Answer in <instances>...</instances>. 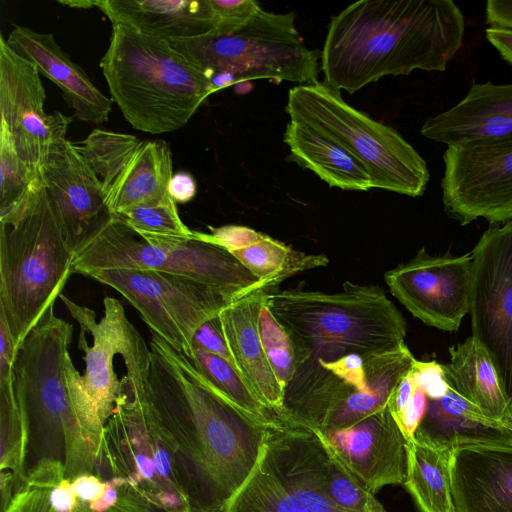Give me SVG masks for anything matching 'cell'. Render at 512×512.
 Returning a JSON list of instances; mask_svg holds the SVG:
<instances>
[{
    "label": "cell",
    "mask_w": 512,
    "mask_h": 512,
    "mask_svg": "<svg viewBox=\"0 0 512 512\" xmlns=\"http://www.w3.org/2000/svg\"><path fill=\"white\" fill-rule=\"evenodd\" d=\"M149 348L142 395L176 447L192 512H224L257 464L271 423L237 408L157 335Z\"/></svg>",
    "instance_id": "cell-1"
},
{
    "label": "cell",
    "mask_w": 512,
    "mask_h": 512,
    "mask_svg": "<svg viewBox=\"0 0 512 512\" xmlns=\"http://www.w3.org/2000/svg\"><path fill=\"white\" fill-rule=\"evenodd\" d=\"M464 34V15L452 0L357 1L330 20L324 83L353 94L387 75L443 72Z\"/></svg>",
    "instance_id": "cell-2"
},
{
    "label": "cell",
    "mask_w": 512,
    "mask_h": 512,
    "mask_svg": "<svg viewBox=\"0 0 512 512\" xmlns=\"http://www.w3.org/2000/svg\"><path fill=\"white\" fill-rule=\"evenodd\" d=\"M265 299L291 334L296 374L351 353L367 358L405 344L406 321L377 285L346 281L331 293L267 290Z\"/></svg>",
    "instance_id": "cell-3"
},
{
    "label": "cell",
    "mask_w": 512,
    "mask_h": 512,
    "mask_svg": "<svg viewBox=\"0 0 512 512\" xmlns=\"http://www.w3.org/2000/svg\"><path fill=\"white\" fill-rule=\"evenodd\" d=\"M72 334L53 303L16 347L12 386L27 435L26 473L43 460L61 462L68 477L95 473L65 375Z\"/></svg>",
    "instance_id": "cell-4"
},
{
    "label": "cell",
    "mask_w": 512,
    "mask_h": 512,
    "mask_svg": "<svg viewBox=\"0 0 512 512\" xmlns=\"http://www.w3.org/2000/svg\"><path fill=\"white\" fill-rule=\"evenodd\" d=\"M111 100L137 130H179L213 93L206 74L167 40L112 25L100 60Z\"/></svg>",
    "instance_id": "cell-5"
},
{
    "label": "cell",
    "mask_w": 512,
    "mask_h": 512,
    "mask_svg": "<svg viewBox=\"0 0 512 512\" xmlns=\"http://www.w3.org/2000/svg\"><path fill=\"white\" fill-rule=\"evenodd\" d=\"M73 257L42 181L0 217V315L16 347L61 295Z\"/></svg>",
    "instance_id": "cell-6"
},
{
    "label": "cell",
    "mask_w": 512,
    "mask_h": 512,
    "mask_svg": "<svg viewBox=\"0 0 512 512\" xmlns=\"http://www.w3.org/2000/svg\"><path fill=\"white\" fill-rule=\"evenodd\" d=\"M95 474L124 481L154 512H192L176 447L126 375L102 434Z\"/></svg>",
    "instance_id": "cell-7"
},
{
    "label": "cell",
    "mask_w": 512,
    "mask_h": 512,
    "mask_svg": "<svg viewBox=\"0 0 512 512\" xmlns=\"http://www.w3.org/2000/svg\"><path fill=\"white\" fill-rule=\"evenodd\" d=\"M295 13L261 8L226 35L208 34L167 40L223 89L250 80L267 79L311 84L318 81L321 51L308 48Z\"/></svg>",
    "instance_id": "cell-8"
},
{
    "label": "cell",
    "mask_w": 512,
    "mask_h": 512,
    "mask_svg": "<svg viewBox=\"0 0 512 512\" xmlns=\"http://www.w3.org/2000/svg\"><path fill=\"white\" fill-rule=\"evenodd\" d=\"M59 297L80 326L78 348L84 352L85 371L81 375L69 357L65 375L83 436L98 460L103 429L121 391V380L114 370V357L121 355L126 376L137 387H143L150 366V348L115 298H104V315L97 321L93 310L65 295Z\"/></svg>",
    "instance_id": "cell-9"
},
{
    "label": "cell",
    "mask_w": 512,
    "mask_h": 512,
    "mask_svg": "<svg viewBox=\"0 0 512 512\" xmlns=\"http://www.w3.org/2000/svg\"><path fill=\"white\" fill-rule=\"evenodd\" d=\"M291 120L318 127L338 141L367 170L373 188L410 197L424 194L429 181L425 160L395 129L349 105L341 91L324 82L288 92Z\"/></svg>",
    "instance_id": "cell-10"
},
{
    "label": "cell",
    "mask_w": 512,
    "mask_h": 512,
    "mask_svg": "<svg viewBox=\"0 0 512 512\" xmlns=\"http://www.w3.org/2000/svg\"><path fill=\"white\" fill-rule=\"evenodd\" d=\"M114 215L73 257L72 274L98 270H153L189 277L237 297L269 290L229 251L195 238L143 240Z\"/></svg>",
    "instance_id": "cell-11"
},
{
    "label": "cell",
    "mask_w": 512,
    "mask_h": 512,
    "mask_svg": "<svg viewBox=\"0 0 512 512\" xmlns=\"http://www.w3.org/2000/svg\"><path fill=\"white\" fill-rule=\"evenodd\" d=\"M324 452L312 430L276 415L257 464L224 512H347L324 488Z\"/></svg>",
    "instance_id": "cell-12"
},
{
    "label": "cell",
    "mask_w": 512,
    "mask_h": 512,
    "mask_svg": "<svg viewBox=\"0 0 512 512\" xmlns=\"http://www.w3.org/2000/svg\"><path fill=\"white\" fill-rule=\"evenodd\" d=\"M87 277L117 290L153 334L188 358L196 330L240 299L189 277L153 270H98Z\"/></svg>",
    "instance_id": "cell-13"
},
{
    "label": "cell",
    "mask_w": 512,
    "mask_h": 512,
    "mask_svg": "<svg viewBox=\"0 0 512 512\" xmlns=\"http://www.w3.org/2000/svg\"><path fill=\"white\" fill-rule=\"evenodd\" d=\"M469 315L512 403V221L491 225L471 251Z\"/></svg>",
    "instance_id": "cell-14"
},
{
    "label": "cell",
    "mask_w": 512,
    "mask_h": 512,
    "mask_svg": "<svg viewBox=\"0 0 512 512\" xmlns=\"http://www.w3.org/2000/svg\"><path fill=\"white\" fill-rule=\"evenodd\" d=\"M443 161L442 202L450 218L461 225L512 221V142L448 146Z\"/></svg>",
    "instance_id": "cell-15"
},
{
    "label": "cell",
    "mask_w": 512,
    "mask_h": 512,
    "mask_svg": "<svg viewBox=\"0 0 512 512\" xmlns=\"http://www.w3.org/2000/svg\"><path fill=\"white\" fill-rule=\"evenodd\" d=\"M384 280L391 294L428 326L455 332L469 314L471 252L432 256L422 247L412 259L387 271Z\"/></svg>",
    "instance_id": "cell-16"
},
{
    "label": "cell",
    "mask_w": 512,
    "mask_h": 512,
    "mask_svg": "<svg viewBox=\"0 0 512 512\" xmlns=\"http://www.w3.org/2000/svg\"><path fill=\"white\" fill-rule=\"evenodd\" d=\"M45 99L37 67L12 50L1 35L0 128L9 134L20 158L36 173L51 145L65 138L72 122L59 111L46 114Z\"/></svg>",
    "instance_id": "cell-17"
},
{
    "label": "cell",
    "mask_w": 512,
    "mask_h": 512,
    "mask_svg": "<svg viewBox=\"0 0 512 512\" xmlns=\"http://www.w3.org/2000/svg\"><path fill=\"white\" fill-rule=\"evenodd\" d=\"M39 173L62 235L75 255L114 217L103 185L66 138L51 145Z\"/></svg>",
    "instance_id": "cell-18"
},
{
    "label": "cell",
    "mask_w": 512,
    "mask_h": 512,
    "mask_svg": "<svg viewBox=\"0 0 512 512\" xmlns=\"http://www.w3.org/2000/svg\"><path fill=\"white\" fill-rule=\"evenodd\" d=\"M1 512H154L124 481L95 473L68 477L64 465L31 467Z\"/></svg>",
    "instance_id": "cell-19"
},
{
    "label": "cell",
    "mask_w": 512,
    "mask_h": 512,
    "mask_svg": "<svg viewBox=\"0 0 512 512\" xmlns=\"http://www.w3.org/2000/svg\"><path fill=\"white\" fill-rule=\"evenodd\" d=\"M314 433L330 456L369 492L405 482L407 440L388 405L351 426Z\"/></svg>",
    "instance_id": "cell-20"
},
{
    "label": "cell",
    "mask_w": 512,
    "mask_h": 512,
    "mask_svg": "<svg viewBox=\"0 0 512 512\" xmlns=\"http://www.w3.org/2000/svg\"><path fill=\"white\" fill-rule=\"evenodd\" d=\"M421 134L448 146L512 142V83H474L450 109L429 117Z\"/></svg>",
    "instance_id": "cell-21"
},
{
    "label": "cell",
    "mask_w": 512,
    "mask_h": 512,
    "mask_svg": "<svg viewBox=\"0 0 512 512\" xmlns=\"http://www.w3.org/2000/svg\"><path fill=\"white\" fill-rule=\"evenodd\" d=\"M454 512H512V444L450 450Z\"/></svg>",
    "instance_id": "cell-22"
},
{
    "label": "cell",
    "mask_w": 512,
    "mask_h": 512,
    "mask_svg": "<svg viewBox=\"0 0 512 512\" xmlns=\"http://www.w3.org/2000/svg\"><path fill=\"white\" fill-rule=\"evenodd\" d=\"M6 41L12 50L32 62L40 74L58 86L78 120L93 125L108 120L113 101L62 50L52 33L15 26Z\"/></svg>",
    "instance_id": "cell-23"
},
{
    "label": "cell",
    "mask_w": 512,
    "mask_h": 512,
    "mask_svg": "<svg viewBox=\"0 0 512 512\" xmlns=\"http://www.w3.org/2000/svg\"><path fill=\"white\" fill-rule=\"evenodd\" d=\"M265 291L235 300L219 313L217 320L236 368L249 388L269 410L280 414L285 391L271 368L257 326Z\"/></svg>",
    "instance_id": "cell-24"
},
{
    "label": "cell",
    "mask_w": 512,
    "mask_h": 512,
    "mask_svg": "<svg viewBox=\"0 0 512 512\" xmlns=\"http://www.w3.org/2000/svg\"><path fill=\"white\" fill-rule=\"evenodd\" d=\"M95 7L112 25L164 40L214 31L209 0H95Z\"/></svg>",
    "instance_id": "cell-25"
},
{
    "label": "cell",
    "mask_w": 512,
    "mask_h": 512,
    "mask_svg": "<svg viewBox=\"0 0 512 512\" xmlns=\"http://www.w3.org/2000/svg\"><path fill=\"white\" fill-rule=\"evenodd\" d=\"M414 440L443 450L463 445L512 444V429L484 415L450 389L441 398H428Z\"/></svg>",
    "instance_id": "cell-26"
},
{
    "label": "cell",
    "mask_w": 512,
    "mask_h": 512,
    "mask_svg": "<svg viewBox=\"0 0 512 512\" xmlns=\"http://www.w3.org/2000/svg\"><path fill=\"white\" fill-rule=\"evenodd\" d=\"M283 140L290 151L288 158L314 172L329 187L351 191L373 188L363 165L322 129L290 119Z\"/></svg>",
    "instance_id": "cell-27"
},
{
    "label": "cell",
    "mask_w": 512,
    "mask_h": 512,
    "mask_svg": "<svg viewBox=\"0 0 512 512\" xmlns=\"http://www.w3.org/2000/svg\"><path fill=\"white\" fill-rule=\"evenodd\" d=\"M450 361L442 364L450 389L484 415L512 429V403L484 348L472 337L448 349Z\"/></svg>",
    "instance_id": "cell-28"
},
{
    "label": "cell",
    "mask_w": 512,
    "mask_h": 512,
    "mask_svg": "<svg viewBox=\"0 0 512 512\" xmlns=\"http://www.w3.org/2000/svg\"><path fill=\"white\" fill-rule=\"evenodd\" d=\"M172 156L164 140H142L122 176L107 195L114 215L167 196Z\"/></svg>",
    "instance_id": "cell-29"
},
{
    "label": "cell",
    "mask_w": 512,
    "mask_h": 512,
    "mask_svg": "<svg viewBox=\"0 0 512 512\" xmlns=\"http://www.w3.org/2000/svg\"><path fill=\"white\" fill-rule=\"evenodd\" d=\"M449 457L450 450L407 440V476L403 486L419 512H454Z\"/></svg>",
    "instance_id": "cell-30"
},
{
    "label": "cell",
    "mask_w": 512,
    "mask_h": 512,
    "mask_svg": "<svg viewBox=\"0 0 512 512\" xmlns=\"http://www.w3.org/2000/svg\"><path fill=\"white\" fill-rule=\"evenodd\" d=\"M231 254L269 289L288 277L327 266L329 263V258L324 254H308L295 250L261 232Z\"/></svg>",
    "instance_id": "cell-31"
},
{
    "label": "cell",
    "mask_w": 512,
    "mask_h": 512,
    "mask_svg": "<svg viewBox=\"0 0 512 512\" xmlns=\"http://www.w3.org/2000/svg\"><path fill=\"white\" fill-rule=\"evenodd\" d=\"M1 510L26 476L27 435L12 386V376L0 378Z\"/></svg>",
    "instance_id": "cell-32"
},
{
    "label": "cell",
    "mask_w": 512,
    "mask_h": 512,
    "mask_svg": "<svg viewBox=\"0 0 512 512\" xmlns=\"http://www.w3.org/2000/svg\"><path fill=\"white\" fill-rule=\"evenodd\" d=\"M141 143L134 135L96 128L76 145L100 179L106 199Z\"/></svg>",
    "instance_id": "cell-33"
},
{
    "label": "cell",
    "mask_w": 512,
    "mask_h": 512,
    "mask_svg": "<svg viewBox=\"0 0 512 512\" xmlns=\"http://www.w3.org/2000/svg\"><path fill=\"white\" fill-rule=\"evenodd\" d=\"M189 359L195 368L237 408L265 424L276 420V413L257 398L239 371L228 361L194 344Z\"/></svg>",
    "instance_id": "cell-34"
},
{
    "label": "cell",
    "mask_w": 512,
    "mask_h": 512,
    "mask_svg": "<svg viewBox=\"0 0 512 512\" xmlns=\"http://www.w3.org/2000/svg\"><path fill=\"white\" fill-rule=\"evenodd\" d=\"M117 216L143 240L194 237V230L189 229L181 220L176 202L169 194L157 201L129 208Z\"/></svg>",
    "instance_id": "cell-35"
},
{
    "label": "cell",
    "mask_w": 512,
    "mask_h": 512,
    "mask_svg": "<svg viewBox=\"0 0 512 512\" xmlns=\"http://www.w3.org/2000/svg\"><path fill=\"white\" fill-rule=\"evenodd\" d=\"M0 177V217L23 204L41 183L40 174L25 164L9 134L1 128Z\"/></svg>",
    "instance_id": "cell-36"
},
{
    "label": "cell",
    "mask_w": 512,
    "mask_h": 512,
    "mask_svg": "<svg viewBox=\"0 0 512 512\" xmlns=\"http://www.w3.org/2000/svg\"><path fill=\"white\" fill-rule=\"evenodd\" d=\"M266 291L260 306L257 326L271 368L285 391L297 371L296 350L290 332L268 307Z\"/></svg>",
    "instance_id": "cell-37"
},
{
    "label": "cell",
    "mask_w": 512,
    "mask_h": 512,
    "mask_svg": "<svg viewBox=\"0 0 512 512\" xmlns=\"http://www.w3.org/2000/svg\"><path fill=\"white\" fill-rule=\"evenodd\" d=\"M325 448V447H324ZM322 478L331 500L347 512H387L325 449Z\"/></svg>",
    "instance_id": "cell-38"
},
{
    "label": "cell",
    "mask_w": 512,
    "mask_h": 512,
    "mask_svg": "<svg viewBox=\"0 0 512 512\" xmlns=\"http://www.w3.org/2000/svg\"><path fill=\"white\" fill-rule=\"evenodd\" d=\"M214 35L229 34L255 15L261 6L254 0H209Z\"/></svg>",
    "instance_id": "cell-39"
},
{
    "label": "cell",
    "mask_w": 512,
    "mask_h": 512,
    "mask_svg": "<svg viewBox=\"0 0 512 512\" xmlns=\"http://www.w3.org/2000/svg\"><path fill=\"white\" fill-rule=\"evenodd\" d=\"M411 374L417 387L424 390L428 398L436 399L446 395L450 387L446 382L441 363L416 359Z\"/></svg>",
    "instance_id": "cell-40"
},
{
    "label": "cell",
    "mask_w": 512,
    "mask_h": 512,
    "mask_svg": "<svg viewBox=\"0 0 512 512\" xmlns=\"http://www.w3.org/2000/svg\"><path fill=\"white\" fill-rule=\"evenodd\" d=\"M192 344L225 359L236 368L235 361L221 331L217 317L205 322L196 330Z\"/></svg>",
    "instance_id": "cell-41"
},
{
    "label": "cell",
    "mask_w": 512,
    "mask_h": 512,
    "mask_svg": "<svg viewBox=\"0 0 512 512\" xmlns=\"http://www.w3.org/2000/svg\"><path fill=\"white\" fill-rule=\"evenodd\" d=\"M427 403L426 393L415 385L413 396L404 412L400 426L406 440L414 439V434L425 415Z\"/></svg>",
    "instance_id": "cell-42"
},
{
    "label": "cell",
    "mask_w": 512,
    "mask_h": 512,
    "mask_svg": "<svg viewBox=\"0 0 512 512\" xmlns=\"http://www.w3.org/2000/svg\"><path fill=\"white\" fill-rule=\"evenodd\" d=\"M415 383L410 371L401 379L388 401V408L394 419L401 426L404 412L413 396Z\"/></svg>",
    "instance_id": "cell-43"
},
{
    "label": "cell",
    "mask_w": 512,
    "mask_h": 512,
    "mask_svg": "<svg viewBox=\"0 0 512 512\" xmlns=\"http://www.w3.org/2000/svg\"><path fill=\"white\" fill-rule=\"evenodd\" d=\"M197 191L193 176L185 171L172 175L168 184V193L176 203H187L191 201Z\"/></svg>",
    "instance_id": "cell-44"
},
{
    "label": "cell",
    "mask_w": 512,
    "mask_h": 512,
    "mask_svg": "<svg viewBox=\"0 0 512 512\" xmlns=\"http://www.w3.org/2000/svg\"><path fill=\"white\" fill-rule=\"evenodd\" d=\"M485 12L490 28L512 30V0H489Z\"/></svg>",
    "instance_id": "cell-45"
},
{
    "label": "cell",
    "mask_w": 512,
    "mask_h": 512,
    "mask_svg": "<svg viewBox=\"0 0 512 512\" xmlns=\"http://www.w3.org/2000/svg\"><path fill=\"white\" fill-rule=\"evenodd\" d=\"M16 346L10 330L0 315V378L11 377Z\"/></svg>",
    "instance_id": "cell-46"
},
{
    "label": "cell",
    "mask_w": 512,
    "mask_h": 512,
    "mask_svg": "<svg viewBox=\"0 0 512 512\" xmlns=\"http://www.w3.org/2000/svg\"><path fill=\"white\" fill-rule=\"evenodd\" d=\"M486 38L501 57L512 65V30L487 28Z\"/></svg>",
    "instance_id": "cell-47"
},
{
    "label": "cell",
    "mask_w": 512,
    "mask_h": 512,
    "mask_svg": "<svg viewBox=\"0 0 512 512\" xmlns=\"http://www.w3.org/2000/svg\"><path fill=\"white\" fill-rule=\"evenodd\" d=\"M62 5H67L73 8H92L95 7V0H80V1H58Z\"/></svg>",
    "instance_id": "cell-48"
}]
</instances>
